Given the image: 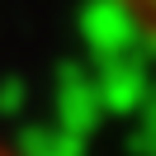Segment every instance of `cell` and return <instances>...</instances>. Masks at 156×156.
I'll use <instances>...</instances> for the list:
<instances>
[{"instance_id":"6da1fadb","label":"cell","mask_w":156,"mask_h":156,"mask_svg":"<svg viewBox=\"0 0 156 156\" xmlns=\"http://www.w3.org/2000/svg\"><path fill=\"white\" fill-rule=\"evenodd\" d=\"M90 114H95V90L66 66L62 71V123H66V133H85Z\"/></svg>"},{"instance_id":"7a4b0ae2","label":"cell","mask_w":156,"mask_h":156,"mask_svg":"<svg viewBox=\"0 0 156 156\" xmlns=\"http://www.w3.org/2000/svg\"><path fill=\"white\" fill-rule=\"evenodd\" d=\"M29 156H76V133H48V137H29L24 142Z\"/></svg>"}]
</instances>
